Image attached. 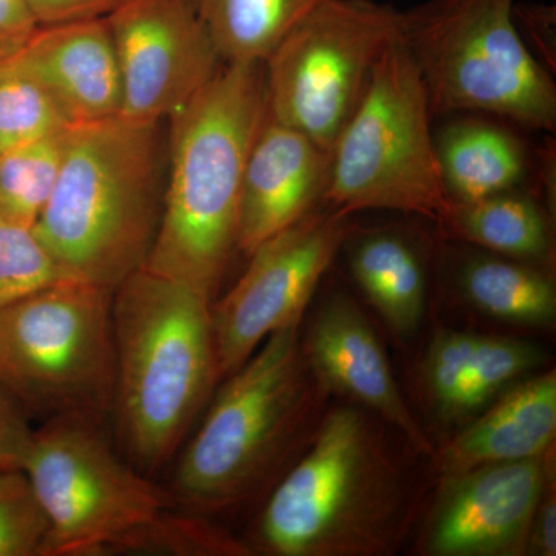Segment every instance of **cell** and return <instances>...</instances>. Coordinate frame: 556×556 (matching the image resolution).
Masks as SVG:
<instances>
[{
  "mask_svg": "<svg viewBox=\"0 0 556 556\" xmlns=\"http://www.w3.org/2000/svg\"><path fill=\"white\" fill-rule=\"evenodd\" d=\"M479 334L442 332L427 357V386L442 416L453 419Z\"/></svg>",
  "mask_w": 556,
  "mask_h": 556,
  "instance_id": "28",
  "label": "cell"
},
{
  "mask_svg": "<svg viewBox=\"0 0 556 556\" xmlns=\"http://www.w3.org/2000/svg\"><path fill=\"white\" fill-rule=\"evenodd\" d=\"M70 129L0 153V215L36 225L60 177Z\"/></svg>",
  "mask_w": 556,
  "mask_h": 556,
  "instance_id": "23",
  "label": "cell"
},
{
  "mask_svg": "<svg viewBox=\"0 0 556 556\" xmlns=\"http://www.w3.org/2000/svg\"><path fill=\"white\" fill-rule=\"evenodd\" d=\"M540 556L556 555V503L554 486L547 485L546 492L541 497L532 530H530L529 548Z\"/></svg>",
  "mask_w": 556,
  "mask_h": 556,
  "instance_id": "32",
  "label": "cell"
},
{
  "mask_svg": "<svg viewBox=\"0 0 556 556\" xmlns=\"http://www.w3.org/2000/svg\"><path fill=\"white\" fill-rule=\"evenodd\" d=\"M439 228L503 257L533 265L551 260V223L540 201L525 188L473 201H452Z\"/></svg>",
  "mask_w": 556,
  "mask_h": 556,
  "instance_id": "20",
  "label": "cell"
},
{
  "mask_svg": "<svg viewBox=\"0 0 556 556\" xmlns=\"http://www.w3.org/2000/svg\"><path fill=\"white\" fill-rule=\"evenodd\" d=\"M351 274L388 327L399 336L419 328L427 303V270L415 241L397 229L348 233Z\"/></svg>",
  "mask_w": 556,
  "mask_h": 556,
  "instance_id": "18",
  "label": "cell"
},
{
  "mask_svg": "<svg viewBox=\"0 0 556 556\" xmlns=\"http://www.w3.org/2000/svg\"><path fill=\"white\" fill-rule=\"evenodd\" d=\"M353 226L350 215L321 203L248 255L243 276L212 303L222 378L236 372L278 329L302 321Z\"/></svg>",
  "mask_w": 556,
  "mask_h": 556,
  "instance_id": "11",
  "label": "cell"
},
{
  "mask_svg": "<svg viewBox=\"0 0 556 556\" xmlns=\"http://www.w3.org/2000/svg\"><path fill=\"white\" fill-rule=\"evenodd\" d=\"M50 522L22 468L0 470V556H43Z\"/></svg>",
  "mask_w": 556,
  "mask_h": 556,
  "instance_id": "27",
  "label": "cell"
},
{
  "mask_svg": "<svg viewBox=\"0 0 556 556\" xmlns=\"http://www.w3.org/2000/svg\"><path fill=\"white\" fill-rule=\"evenodd\" d=\"M405 14L378 0H324L265 62L268 116L332 152Z\"/></svg>",
  "mask_w": 556,
  "mask_h": 556,
  "instance_id": "10",
  "label": "cell"
},
{
  "mask_svg": "<svg viewBox=\"0 0 556 556\" xmlns=\"http://www.w3.org/2000/svg\"><path fill=\"white\" fill-rule=\"evenodd\" d=\"M108 22L126 118H170L225 64L193 0H124Z\"/></svg>",
  "mask_w": 556,
  "mask_h": 556,
  "instance_id": "12",
  "label": "cell"
},
{
  "mask_svg": "<svg viewBox=\"0 0 556 556\" xmlns=\"http://www.w3.org/2000/svg\"><path fill=\"white\" fill-rule=\"evenodd\" d=\"M300 325L270 334L211 399L172 477L169 492L186 510L204 515L243 503L320 422L327 391L306 361Z\"/></svg>",
  "mask_w": 556,
  "mask_h": 556,
  "instance_id": "5",
  "label": "cell"
},
{
  "mask_svg": "<svg viewBox=\"0 0 556 556\" xmlns=\"http://www.w3.org/2000/svg\"><path fill=\"white\" fill-rule=\"evenodd\" d=\"M38 27L25 0H0V61L13 56Z\"/></svg>",
  "mask_w": 556,
  "mask_h": 556,
  "instance_id": "31",
  "label": "cell"
},
{
  "mask_svg": "<svg viewBox=\"0 0 556 556\" xmlns=\"http://www.w3.org/2000/svg\"><path fill=\"white\" fill-rule=\"evenodd\" d=\"M556 431L555 371L527 380L439 453L445 477L486 464L546 456Z\"/></svg>",
  "mask_w": 556,
  "mask_h": 556,
  "instance_id": "17",
  "label": "cell"
},
{
  "mask_svg": "<svg viewBox=\"0 0 556 556\" xmlns=\"http://www.w3.org/2000/svg\"><path fill=\"white\" fill-rule=\"evenodd\" d=\"M457 285L475 308L497 320L548 325L556 316L554 281L533 263L492 252L470 255L457 269Z\"/></svg>",
  "mask_w": 556,
  "mask_h": 556,
  "instance_id": "21",
  "label": "cell"
},
{
  "mask_svg": "<svg viewBox=\"0 0 556 556\" xmlns=\"http://www.w3.org/2000/svg\"><path fill=\"white\" fill-rule=\"evenodd\" d=\"M39 27L68 22L104 20L124 0H25Z\"/></svg>",
  "mask_w": 556,
  "mask_h": 556,
  "instance_id": "30",
  "label": "cell"
},
{
  "mask_svg": "<svg viewBox=\"0 0 556 556\" xmlns=\"http://www.w3.org/2000/svg\"><path fill=\"white\" fill-rule=\"evenodd\" d=\"M546 456L486 464L448 477L426 533L434 556H517L548 485Z\"/></svg>",
  "mask_w": 556,
  "mask_h": 556,
  "instance_id": "13",
  "label": "cell"
},
{
  "mask_svg": "<svg viewBox=\"0 0 556 556\" xmlns=\"http://www.w3.org/2000/svg\"><path fill=\"white\" fill-rule=\"evenodd\" d=\"M431 119L426 87L402 36L380 58L332 148L324 203L350 217L393 211L441 226L452 200L439 172Z\"/></svg>",
  "mask_w": 556,
  "mask_h": 556,
  "instance_id": "8",
  "label": "cell"
},
{
  "mask_svg": "<svg viewBox=\"0 0 556 556\" xmlns=\"http://www.w3.org/2000/svg\"><path fill=\"white\" fill-rule=\"evenodd\" d=\"M212 300L141 268L112 295L121 455L153 478L177 457L219 376Z\"/></svg>",
  "mask_w": 556,
  "mask_h": 556,
  "instance_id": "2",
  "label": "cell"
},
{
  "mask_svg": "<svg viewBox=\"0 0 556 556\" xmlns=\"http://www.w3.org/2000/svg\"><path fill=\"white\" fill-rule=\"evenodd\" d=\"M405 518V481L378 427L358 407H338L270 493L257 543L277 556L387 555Z\"/></svg>",
  "mask_w": 556,
  "mask_h": 556,
  "instance_id": "6",
  "label": "cell"
},
{
  "mask_svg": "<svg viewBox=\"0 0 556 556\" xmlns=\"http://www.w3.org/2000/svg\"><path fill=\"white\" fill-rule=\"evenodd\" d=\"M104 419L64 416L33 430L22 470L50 522L43 556L105 551L192 555L204 540L200 515L179 514L169 490L115 452Z\"/></svg>",
  "mask_w": 556,
  "mask_h": 556,
  "instance_id": "4",
  "label": "cell"
},
{
  "mask_svg": "<svg viewBox=\"0 0 556 556\" xmlns=\"http://www.w3.org/2000/svg\"><path fill=\"white\" fill-rule=\"evenodd\" d=\"M225 64H265L324 0H193Z\"/></svg>",
  "mask_w": 556,
  "mask_h": 556,
  "instance_id": "22",
  "label": "cell"
},
{
  "mask_svg": "<svg viewBox=\"0 0 556 556\" xmlns=\"http://www.w3.org/2000/svg\"><path fill=\"white\" fill-rule=\"evenodd\" d=\"M113 291L64 280L0 309V387L27 416L110 415Z\"/></svg>",
  "mask_w": 556,
  "mask_h": 556,
  "instance_id": "9",
  "label": "cell"
},
{
  "mask_svg": "<svg viewBox=\"0 0 556 556\" xmlns=\"http://www.w3.org/2000/svg\"><path fill=\"white\" fill-rule=\"evenodd\" d=\"M433 137L439 172L452 201H473L525 188L530 177L526 146L489 121L456 118Z\"/></svg>",
  "mask_w": 556,
  "mask_h": 556,
  "instance_id": "19",
  "label": "cell"
},
{
  "mask_svg": "<svg viewBox=\"0 0 556 556\" xmlns=\"http://www.w3.org/2000/svg\"><path fill=\"white\" fill-rule=\"evenodd\" d=\"M303 351L325 391H336L433 456V445L405 404L375 329L350 295H329L311 321Z\"/></svg>",
  "mask_w": 556,
  "mask_h": 556,
  "instance_id": "14",
  "label": "cell"
},
{
  "mask_svg": "<svg viewBox=\"0 0 556 556\" xmlns=\"http://www.w3.org/2000/svg\"><path fill=\"white\" fill-rule=\"evenodd\" d=\"M27 417L0 387V470L22 468L33 434Z\"/></svg>",
  "mask_w": 556,
  "mask_h": 556,
  "instance_id": "29",
  "label": "cell"
},
{
  "mask_svg": "<svg viewBox=\"0 0 556 556\" xmlns=\"http://www.w3.org/2000/svg\"><path fill=\"white\" fill-rule=\"evenodd\" d=\"M72 124L35 80L0 65V153L68 130Z\"/></svg>",
  "mask_w": 556,
  "mask_h": 556,
  "instance_id": "24",
  "label": "cell"
},
{
  "mask_svg": "<svg viewBox=\"0 0 556 556\" xmlns=\"http://www.w3.org/2000/svg\"><path fill=\"white\" fill-rule=\"evenodd\" d=\"M518 24L525 25L527 31L546 50V60L551 61V28H555V11L551 7H515Z\"/></svg>",
  "mask_w": 556,
  "mask_h": 556,
  "instance_id": "33",
  "label": "cell"
},
{
  "mask_svg": "<svg viewBox=\"0 0 556 556\" xmlns=\"http://www.w3.org/2000/svg\"><path fill=\"white\" fill-rule=\"evenodd\" d=\"M543 358V351L533 343L518 339L478 336L453 419L484 407L486 402L495 397L508 383L540 367Z\"/></svg>",
  "mask_w": 556,
  "mask_h": 556,
  "instance_id": "26",
  "label": "cell"
},
{
  "mask_svg": "<svg viewBox=\"0 0 556 556\" xmlns=\"http://www.w3.org/2000/svg\"><path fill=\"white\" fill-rule=\"evenodd\" d=\"M161 206L160 123L113 116L70 129L35 232L65 277L115 291L144 268Z\"/></svg>",
  "mask_w": 556,
  "mask_h": 556,
  "instance_id": "3",
  "label": "cell"
},
{
  "mask_svg": "<svg viewBox=\"0 0 556 556\" xmlns=\"http://www.w3.org/2000/svg\"><path fill=\"white\" fill-rule=\"evenodd\" d=\"M517 0H428L404 11V42L431 116L492 113L526 129H556V86L530 53Z\"/></svg>",
  "mask_w": 556,
  "mask_h": 556,
  "instance_id": "7",
  "label": "cell"
},
{
  "mask_svg": "<svg viewBox=\"0 0 556 556\" xmlns=\"http://www.w3.org/2000/svg\"><path fill=\"white\" fill-rule=\"evenodd\" d=\"M331 161L332 152L266 112L244 169L237 251L251 254L320 206Z\"/></svg>",
  "mask_w": 556,
  "mask_h": 556,
  "instance_id": "15",
  "label": "cell"
},
{
  "mask_svg": "<svg viewBox=\"0 0 556 556\" xmlns=\"http://www.w3.org/2000/svg\"><path fill=\"white\" fill-rule=\"evenodd\" d=\"M0 65L35 80L72 126L121 115L123 89L108 17L38 27Z\"/></svg>",
  "mask_w": 556,
  "mask_h": 556,
  "instance_id": "16",
  "label": "cell"
},
{
  "mask_svg": "<svg viewBox=\"0 0 556 556\" xmlns=\"http://www.w3.org/2000/svg\"><path fill=\"white\" fill-rule=\"evenodd\" d=\"M265 64H223L170 116L169 177L144 268L214 302L237 249L241 186L266 118Z\"/></svg>",
  "mask_w": 556,
  "mask_h": 556,
  "instance_id": "1",
  "label": "cell"
},
{
  "mask_svg": "<svg viewBox=\"0 0 556 556\" xmlns=\"http://www.w3.org/2000/svg\"><path fill=\"white\" fill-rule=\"evenodd\" d=\"M64 280L72 278L64 276L35 226L0 215V309Z\"/></svg>",
  "mask_w": 556,
  "mask_h": 556,
  "instance_id": "25",
  "label": "cell"
}]
</instances>
